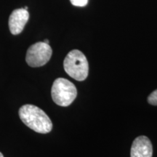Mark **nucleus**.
I'll return each mask as SVG.
<instances>
[{
  "instance_id": "nucleus-1",
  "label": "nucleus",
  "mask_w": 157,
  "mask_h": 157,
  "mask_svg": "<svg viewBox=\"0 0 157 157\" xmlns=\"http://www.w3.org/2000/svg\"><path fill=\"white\" fill-rule=\"evenodd\" d=\"M21 121L35 132L46 134L52 129V121L40 108L34 105H24L18 111Z\"/></svg>"
},
{
  "instance_id": "nucleus-2",
  "label": "nucleus",
  "mask_w": 157,
  "mask_h": 157,
  "mask_svg": "<svg viewBox=\"0 0 157 157\" xmlns=\"http://www.w3.org/2000/svg\"><path fill=\"white\" fill-rule=\"evenodd\" d=\"M66 72L77 81H84L89 73V64L84 55L78 50H71L68 53L63 62Z\"/></svg>"
},
{
  "instance_id": "nucleus-3",
  "label": "nucleus",
  "mask_w": 157,
  "mask_h": 157,
  "mask_svg": "<svg viewBox=\"0 0 157 157\" xmlns=\"http://www.w3.org/2000/svg\"><path fill=\"white\" fill-rule=\"evenodd\" d=\"M53 101L60 106L66 107L73 103L77 95L75 85L69 80L58 78L55 80L51 89Z\"/></svg>"
},
{
  "instance_id": "nucleus-4",
  "label": "nucleus",
  "mask_w": 157,
  "mask_h": 157,
  "mask_svg": "<svg viewBox=\"0 0 157 157\" xmlns=\"http://www.w3.org/2000/svg\"><path fill=\"white\" fill-rule=\"evenodd\" d=\"M52 54V50L50 44L44 42H36L28 49L25 60L31 67H40L50 60Z\"/></svg>"
},
{
  "instance_id": "nucleus-5",
  "label": "nucleus",
  "mask_w": 157,
  "mask_h": 157,
  "mask_svg": "<svg viewBox=\"0 0 157 157\" xmlns=\"http://www.w3.org/2000/svg\"><path fill=\"white\" fill-rule=\"evenodd\" d=\"M29 19L28 10L24 8L15 10L9 17V28L11 34L17 35L22 32Z\"/></svg>"
},
{
  "instance_id": "nucleus-6",
  "label": "nucleus",
  "mask_w": 157,
  "mask_h": 157,
  "mask_svg": "<svg viewBox=\"0 0 157 157\" xmlns=\"http://www.w3.org/2000/svg\"><path fill=\"white\" fill-rule=\"evenodd\" d=\"M153 147L151 140L146 136H139L133 141L130 157H152Z\"/></svg>"
},
{
  "instance_id": "nucleus-7",
  "label": "nucleus",
  "mask_w": 157,
  "mask_h": 157,
  "mask_svg": "<svg viewBox=\"0 0 157 157\" xmlns=\"http://www.w3.org/2000/svg\"><path fill=\"white\" fill-rule=\"evenodd\" d=\"M148 102L151 105H157V90H154L148 97Z\"/></svg>"
},
{
  "instance_id": "nucleus-8",
  "label": "nucleus",
  "mask_w": 157,
  "mask_h": 157,
  "mask_svg": "<svg viewBox=\"0 0 157 157\" xmlns=\"http://www.w3.org/2000/svg\"><path fill=\"white\" fill-rule=\"evenodd\" d=\"M71 3L76 7H84L87 5L88 0H70Z\"/></svg>"
},
{
  "instance_id": "nucleus-9",
  "label": "nucleus",
  "mask_w": 157,
  "mask_h": 157,
  "mask_svg": "<svg viewBox=\"0 0 157 157\" xmlns=\"http://www.w3.org/2000/svg\"><path fill=\"white\" fill-rule=\"evenodd\" d=\"M44 42L46 43V44H49V40H48V39H44Z\"/></svg>"
},
{
  "instance_id": "nucleus-10",
  "label": "nucleus",
  "mask_w": 157,
  "mask_h": 157,
  "mask_svg": "<svg viewBox=\"0 0 157 157\" xmlns=\"http://www.w3.org/2000/svg\"><path fill=\"white\" fill-rule=\"evenodd\" d=\"M0 157H4V156H3V155H2V153H0Z\"/></svg>"
},
{
  "instance_id": "nucleus-11",
  "label": "nucleus",
  "mask_w": 157,
  "mask_h": 157,
  "mask_svg": "<svg viewBox=\"0 0 157 157\" xmlns=\"http://www.w3.org/2000/svg\"><path fill=\"white\" fill-rule=\"evenodd\" d=\"M24 9H25V10H28V7H24Z\"/></svg>"
}]
</instances>
